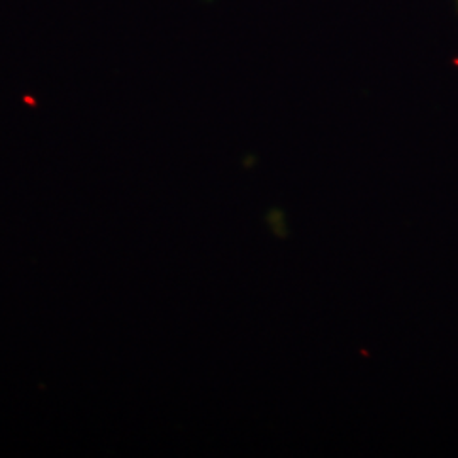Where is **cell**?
Listing matches in <instances>:
<instances>
[{
  "mask_svg": "<svg viewBox=\"0 0 458 458\" xmlns=\"http://www.w3.org/2000/svg\"><path fill=\"white\" fill-rule=\"evenodd\" d=\"M457 4H458V0H457Z\"/></svg>",
  "mask_w": 458,
  "mask_h": 458,
  "instance_id": "obj_1",
  "label": "cell"
}]
</instances>
